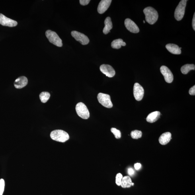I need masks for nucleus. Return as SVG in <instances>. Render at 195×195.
I'll list each match as a JSON object with an SVG mask.
<instances>
[{
	"label": "nucleus",
	"instance_id": "nucleus-1",
	"mask_svg": "<svg viewBox=\"0 0 195 195\" xmlns=\"http://www.w3.org/2000/svg\"><path fill=\"white\" fill-rule=\"evenodd\" d=\"M145 19L148 23L151 25L155 24L158 18V14L156 10L151 7H147L143 10Z\"/></svg>",
	"mask_w": 195,
	"mask_h": 195
},
{
	"label": "nucleus",
	"instance_id": "nucleus-2",
	"mask_svg": "<svg viewBox=\"0 0 195 195\" xmlns=\"http://www.w3.org/2000/svg\"><path fill=\"white\" fill-rule=\"evenodd\" d=\"M50 135L53 140L61 142H65L69 138L68 133L62 130L53 131L51 133Z\"/></svg>",
	"mask_w": 195,
	"mask_h": 195
},
{
	"label": "nucleus",
	"instance_id": "nucleus-3",
	"mask_svg": "<svg viewBox=\"0 0 195 195\" xmlns=\"http://www.w3.org/2000/svg\"><path fill=\"white\" fill-rule=\"evenodd\" d=\"M76 110L79 116L84 119H87L89 118L90 113L89 110L83 103L79 102L76 106Z\"/></svg>",
	"mask_w": 195,
	"mask_h": 195
},
{
	"label": "nucleus",
	"instance_id": "nucleus-4",
	"mask_svg": "<svg viewBox=\"0 0 195 195\" xmlns=\"http://www.w3.org/2000/svg\"><path fill=\"white\" fill-rule=\"evenodd\" d=\"M46 35L50 42L57 46H62V41L56 32L48 30L46 32Z\"/></svg>",
	"mask_w": 195,
	"mask_h": 195
},
{
	"label": "nucleus",
	"instance_id": "nucleus-5",
	"mask_svg": "<svg viewBox=\"0 0 195 195\" xmlns=\"http://www.w3.org/2000/svg\"><path fill=\"white\" fill-rule=\"evenodd\" d=\"M186 0H182L180 2L174 12V17L177 21H179L183 18L186 5Z\"/></svg>",
	"mask_w": 195,
	"mask_h": 195
},
{
	"label": "nucleus",
	"instance_id": "nucleus-6",
	"mask_svg": "<svg viewBox=\"0 0 195 195\" xmlns=\"http://www.w3.org/2000/svg\"><path fill=\"white\" fill-rule=\"evenodd\" d=\"M97 99L99 103L104 107L107 108L112 107L113 104L110 96L108 94L99 93L97 96Z\"/></svg>",
	"mask_w": 195,
	"mask_h": 195
},
{
	"label": "nucleus",
	"instance_id": "nucleus-7",
	"mask_svg": "<svg viewBox=\"0 0 195 195\" xmlns=\"http://www.w3.org/2000/svg\"><path fill=\"white\" fill-rule=\"evenodd\" d=\"M71 35L76 40L79 42L82 45H87L89 42V40L88 37L81 33L73 31L71 32Z\"/></svg>",
	"mask_w": 195,
	"mask_h": 195
},
{
	"label": "nucleus",
	"instance_id": "nucleus-8",
	"mask_svg": "<svg viewBox=\"0 0 195 195\" xmlns=\"http://www.w3.org/2000/svg\"><path fill=\"white\" fill-rule=\"evenodd\" d=\"M144 90L143 88L138 83H135L133 88V94L135 99L140 101L143 97Z\"/></svg>",
	"mask_w": 195,
	"mask_h": 195
},
{
	"label": "nucleus",
	"instance_id": "nucleus-9",
	"mask_svg": "<svg viewBox=\"0 0 195 195\" xmlns=\"http://www.w3.org/2000/svg\"><path fill=\"white\" fill-rule=\"evenodd\" d=\"M160 71L164 76L165 80L167 83H171L174 80V76L170 70L166 66H162L160 68Z\"/></svg>",
	"mask_w": 195,
	"mask_h": 195
},
{
	"label": "nucleus",
	"instance_id": "nucleus-10",
	"mask_svg": "<svg viewBox=\"0 0 195 195\" xmlns=\"http://www.w3.org/2000/svg\"><path fill=\"white\" fill-rule=\"evenodd\" d=\"M0 24L4 26L12 27L17 26L18 22L15 20L6 17L3 14H0Z\"/></svg>",
	"mask_w": 195,
	"mask_h": 195
},
{
	"label": "nucleus",
	"instance_id": "nucleus-11",
	"mask_svg": "<svg viewBox=\"0 0 195 195\" xmlns=\"http://www.w3.org/2000/svg\"><path fill=\"white\" fill-rule=\"evenodd\" d=\"M100 71L109 77H112L115 75V71L109 65L102 64L100 67Z\"/></svg>",
	"mask_w": 195,
	"mask_h": 195
},
{
	"label": "nucleus",
	"instance_id": "nucleus-12",
	"mask_svg": "<svg viewBox=\"0 0 195 195\" xmlns=\"http://www.w3.org/2000/svg\"><path fill=\"white\" fill-rule=\"evenodd\" d=\"M125 25L127 29L133 33H138L139 29L138 26L135 22L129 18H127L125 20Z\"/></svg>",
	"mask_w": 195,
	"mask_h": 195
},
{
	"label": "nucleus",
	"instance_id": "nucleus-13",
	"mask_svg": "<svg viewBox=\"0 0 195 195\" xmlns=\"http://www.w3.org/2000/svg\"><path fill=\"white\" fill-rule=\"evenodd\" d=\"M112 2L111 0H102L98 5L97 10L98 13L103 14L109 7Z\"/></svg>",
	"mask_w": 195,
	"mask_h": 195
},
{
	"label": "nucleus",
	"instance_id": "nucleus-14",
	"mask_svg": "<svg viewBox=\"0 0 195 195\" xmlns=\"http://www.w3.org/2000/svg\"><path fill=\"white\" fill-rule=\"evenodd\" d=\"M28 80L27 78L25 76H21L15 80L14 83V86L18 89H22L27 85Z\"/></svg>",
	"mask_w": 195,
	"mask_h": 195
},
{
	"label": "nucleus",
	"instance_id": "nucleus-15",
	"mask_svg": "<svg viewBox=\"0 0 195 195\" xmlns=\"http://www.w3.org/2000/svg\"><path fill=\"white\" fill-rule=\"evenodd\" d=\"M172 139L171 134L169 132H167L163 133L159 139L160 144L162 145H166L170 142Z\"/></svg>",
	"mask_w": 195,
	"mask_h": 195
},
{
	"label": "nucleus",
	"instance_id": "nucleus-16",
	"mask_svg": "<svg viewBox=\"0 0 195 195\" xmlns=\"http://www.w3.org/2000/svg\"><path fill=\"white\" fill-rule=\"evenodd\" d=\"M166 49L172 54L179 55L181 54V50L177 45L174 44H168L166 45Z\"/></svg>",
	"mask_w": 195,
	"mask_h": 195
},
{
	"label": "nucleus",
	"instance_id": "nucleus-17",
	"mask_svg": "<svg viewBox=\"0 0 195 195\" xmlns=\"http://www.w3.org/2000/svg\"><path fill=\"white\" fill-rule=\"evenodd\" d=\"M161 113L159 111H156L151 113L146 118L148 122L153 123L156 122L160 118Z\"/></svg>",
	"mask_w": 195,
	"mask_h": 195
},
{
	"label": "nucleus",
	"instance_id": "nucleus-18",
	"mask_svg": "<svg viewBox=\"0 0 195 195\" xmlns=\"http://www.w3.org/2000/svg\"><path fill=\"white\" fill-rule=\"evenodd\" d=\"M105 26L103 29V33L105 34H107L110 32V30L112 28V23L111 18L109 17L107 18L104 21Z\"/></svg>",
	"mask_w": 195,
	"mask_h": 195
},
{
	"label": "nucleus",
	"instance_id": "nucleus-19",
	"mask_svg": "<svg viewBox=\"0 0 195 195\" xmlns=\"http://www.w3.org/2000/svg\"><path fill=\"white\" fill-rule=\"evenodd\" d=\"M132 183L130 177L128 176H125L122 178L121 186L123 188H130L132 186Z\"/></svg>",
	"mask_w": 195,
	"mask_h": 195
},
{
	"label": "nucleus",
	"instance_id": "nucleus-20",
	"mask_svg": "<svg viewBox=\"0 0 195 195\" xmlns=\"http://www.w3.org/2000/svg\"><path fill=\"white\" fill-rule=\"evenodd\" d=\"M126 43L123 41L122 39H118L114 40L111 43V47L112 48L118 49L121 48L122 46H126Z\"/></svg>",
	"mask_w": 195,
	"mask_h": 195
},
{
	"label": "nucleus",
	"instance_id": "nucleus-21",
	"mask_svg": "<svg viewBox=\"0 0 195 195\" xmlns=\"http://www.w3.org/2000/svg\"><path fill=\"white\" fill-rule=\"evenodd\" d=\"M195 69V66L194 64H187L182 67L181 69V71L183 74L186 75L190 71L192 70H194Z\"/></svg>",
	"mask_w": 195,
	"mask_h": 195
},
{
	"label": "nucleus",
	"instance_id": "nucleus-22",
	"mask_svg": "<svg viewBox=\"0 0 195 195\" xmlns=\"http://www.w3.org/2000/svg\"><path fill=\"white\" fill-rule=\"evenodd\" d=\"M50 96V93L48 92H44L40 94V98L42 102L45 103L49 100Z\"/></svg>",
	"mask_w": 195,
	"mask_h": 195
},
{
	"label": "nucleus",
	"instance_id": "nucleus-23",
	"mask_svg": "<svg viewBox=\"0 0 195 195\" xmlns=\"http://www.w3.org/2000/svg\"><path fill=\"white\" fill-rule=\"evenodd\" d=\"M131 135L132 138L138 139L142 136V132L140 131L135 130L131 132Z\"/></svg>",
	"mask_w": 195,
	"mask_h": 195
},
{
	"label": "nucleus",
	"instance_id": "nucleus-24",
	"mask_svg": "<svg viewBox=\"0 0 195 195\" xmlns=\"http://www.w3.org/2000/svg\"><path fill=\"white\" fill-rule=\"evenodd\" d=\"M112 133H113L116 139L120 138L121 137V133L120 131L115 128H112L111 129Z\"/></svg>",
	"mask_w": 195,
	"mask_h": 195
},
{
	"label": "nucleus",
	"instance_id": "nucleus-25",
	"mask_svg": "<svg viewBox=\"0 0 195 195\" xmlns=\"http://www.w3.org/2000/svg\"><path fill=\"white\" fill-rule=\"evenodd\" d=\"M122 174L120 173L117 174L116 177V183L118 186L121 185V182L123 178Z\"/></svg>",
	"mask_w": 195,
	"mask_h": 195
},
{
	"label": "nucleus",
	"instance_id": "nucleus-26",
	"mask_svg": "<svg viewBox=\"0 0 195 195\" xmlns=\"http://www.w3.org/2000/svg\"><path fill=\"white\" fill-rule=\"evenodd\" d=\"M5 187V181L3 179H0V195H3Z\"/></svg>",
	"mask_w": 195,
	"mask_h": 195
},
{
	"label": "nucleus",
	"instance_id": "nucleus-27",
	"mask_svg": "<svg viewBox=\"0 0 195 195\" xmlns=\"http://www.w3.org/2000/svg\"><path fill=\"white\" fill-rule=\"evenodd\" d=\"M90 0H80V3L83 6H86L88 5L90 2Z\"/></svg>",
	"mask_w": 195,
	"mask_h": 195
},
{
	"label": "nucleus",
	"instance_id": "nucleus-28",
	"mask_svg": "<svg viewBox=\"0 0 195 195\" xmlns=\"http://www.w3.org/2000/svg\"><path fill=\"white\" fill-rule=\"evenodd\" d=\"M189 93L190 95L195 96V86L194 85L190 88L189 90Z\"/></svg>",
	"mask_w": 195,
	"mask_h": 195
},
{
	"label": "nucleus",
	"instance_id": "nucleus-29",
	"mask_svg": "<svg viewBox=\"0 0 195 195\" xmlns=\"http://www.w3.org/2000/svg\"><path fill=\"white\" fill-rule=\"evenodd\" d=\"M128 174L129 175L132 176L135 173V171L132 168H129L128 171Z\"/></svg>",
	"mask_w": 195,
	"mask_h": 195
},
{
	"label": "nucleus",
	"instance_id": "nucleus-30",
	"mask_svg": "<svg viewBox=\"0 0 195 195\" xmlns=\"http://www.w3.org/2000/svg\"><path fill=\"white\" fill-rule=\"evenodd\" d=\"M134 167L135 170H138L141 168V165L140 163H137L135 164Z\"/></svg>",
	"mask_w": 195,
	"mask_h": 195
},
{
	"label": "nucleus",
	"instance_id": "nucleus-31",
	"mask_svg": "<svg viewBox=\"0 0 195 195\" xmlns=\"http://www.w3.org/2000/svg\"><path fill=\"white\" fill-rule=\"evenodd\" d=\"M192 26L194 30H195V14H194L192 21Z\"/></svg>",
	"mask_w": 195,
	"mask_h": 195
},
{
	"label": "nucleus",
	"instance_id": "nucleus-32",
	"mask_svg": "<svg viewBox=\"0 0 195 195\" xmlns=\"http://www.w3.org/2000/svg\"><path fill=\"white\" fill-rule=\"evenodd\" d=\"M134 183H132V186L134 185Z\"/></svg>",
	"mask_w": 195,
	"mask_h": 195
},
{
	"label": "nucleus",
	"instance_id": "nucleus-33",
	"mask_svg": "<svg viewBox=\"0 0 195 195\" xmlns=\"http://www.w3.org/2000/svg\"><path fill=\"white\" fill-rule=\"evenodd\" d=\"M143 23H145V21H144H144H143Z\"/></svg>",
	"mask_w": 195,
	"mask_h": 195
}]
</instances>
